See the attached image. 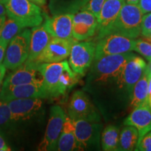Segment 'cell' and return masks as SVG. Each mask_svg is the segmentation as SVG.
I'll use <instances>...</instances> for the list:
<instances>
[{"label": "cell", "instance_id": "cell-1", "mask_svg": "<svg viewBox=\"0 0 151 151\" xmlns=\"http://www.w3.org/2000/svg\"><path fill=\"white\" fill-rule=\"evenodd\" d=\"M133 55L131 52H127L94 60L88 83L99 86L116 84L118 88H123L122 73L126 63Z\"/></svg>", "mask_w": 151, "mask_h": 151}, {"label": "cell", "instance_id": "cell-2", "mask_svg": "<svg viewBox=\"0 0 151 151\" xmlns=\"http://www.w3.org/2000/svg\"><path fill=\"white\" fill-rule=\"evenodd\" d=\"M142 17V11L137 4H124L106 36L118 34L130 39L137 38L141 33Z\"/></svg>", "mask_w": 151, "mask_h": 151}, {"label": "cell", "instance_id": "cell-3", "mask_svg": "<svg viewBox=\"0 0 151 151\" xmlns=\"http://www.w3.org/2000/svg\"><path fill=\"white\" fill-rule=\"evenodd\" d=\"M6 15L24 27H34L42 23V10L29 0H9L5 4Z\"/></svg>", "mask_w": 151, "mask_h": 151}, {"label": "cell", "instance_id": "cell-4", "mask_svg": "<svg viewBox=\"0 0 151 151\" xmlns=\"http://www.w3.org/2000/svg\"><path fill=\"white\" fill-rule=\"evenodd\" d=\"M31 30L22 29L9 42L4 58L3 65L6 69L14 70L26 62L29 56Z\"/></svg>", "mask_w": 151, "mask_h": 151}, {"label": "cell", "instance_id": "cell-5", "mask_svg": "<svg viewBox=\"0 0 151 151\" xmlns=\"http://www.w3.org/2000/svg\"><path fill=\"white\" fill-rule=\"evenodd\" d=\"M74 133L79 150H91L100 148L102 124L101 121L85 119L73 120Z\"/></svg>", "mask_w": 151, "mask_h": 151}, {"label": "cell", "instance_id": "cell-6", "mask_svg": "<svg viewBox=\"0 0 151 151\" xmlns=\"http://www.w3.org/2000/svg\"><path fill=\"white\" fill-rule=\"evenodd\" d=\"M134 39L124 37L118 34H110L99 39L96 44L94 59L104 56L121 54L134 50L135 45Z\"/></svg>", "mask_w": 151, "mask_h": 151}, {"label": "cell", "instance_id": "cell-7", "mask_svg": "<svg viewBox=\"0 0 151 151\" xmlns=\"http://www.w3.org/2000/svg\"><path fill=\"white\" fill-rule=\"evenodd\" d=\"M66 117L65 111L60 106L56 105L51 107L46 134L38 148L39 150H57L58 139Z\"/></svg>", "mask_w": 151, "mask_h": 151}, {"label": "cell", "instance_id": "cell-8", "mask_svg": "<svg viewBox=\"0 0 151 151\" xmlns=\"http://www.w3.org/2000/svg\"><path fill=\"white\" fill-rule=\"evenodd\" d=\"M69 117L73 120L85 119L92 121H101V116L90 98L83 91H76L69 101L68 106Z\"/></svg>", "mask_w": 151, "mask_h": 151}, {"label": "cell", "instance_id": "cell-9", "mask_svg": "<svg viewBox=\"0 0 151 151\" xmlns=\"http://www.w3.org/2000/svg\"><path fill=\"white\" fill-rule=\"evenodd\" d=\"M96 44L93 42H76L71 48L69 64L71 69L78 75H83L93 62Z\"/></svg>", "mask_w": 151, "mask_h": 151}, {"label": "cell", "instance_id": "cell-10", "mask_svg": "<svg viewBox=\"0 0 151 151\" xmlns=\"http://www.w3.org/2000/svg\"><path fill=\"white\" fill-rule=\"evenodd\" d=\"M76 41L73 37L68 39L52 37L48 44L35 60L38 63H55L67 59Z\"/></svg>", "mask_w": 151, "mask_h": 151}, {"label": "cell", "instance_id": "cell-11", "mask_svg": "<svg viewBox=\"0 0 151 151\" xmlns=\"http://www.w3.org/2000/svg\"><path fill=\"white\" fill-rule=\"evenodd\" d=\"M13 123L27 121L38 116L43 109L41 98H23L9 101Z\"/></svg>", "mask_w": 151, "mask_h": 151}, {"label": "cell", "instance_id": "cell-12", "mask_svg": "<svg viewBox=\"0 0 151 151\" xmlns=\"http://www.w3.org/2000/svg\"><path fill=\"white\" fill-rule=\"evenodd\" d=\"M40 64L36 61H26L7 76L5 81H3L1 88L5 89L43 80L42 76L39 71Z\"/></svg>", "mask_w": 151, "mask_h": 151}, {"label": "cell", "instance_id": "cell-13", "mask_svg": "<svg viewBox=\"0 0 151 151\" xmlns=\"http://www.w3.org/2000/svg\"><path fill=\"white\" fill-rule=\"evenodd\" d=\"M33 97H39L41 99L48 97L43 86V80L5 89L1 88L0 92V100L6 102L14 99Z\"/></svg>", "mask_w": 151, "mask_h": 151}, {"label": "cell", "instance_id": "cell-14", "mask_svg": "<svg viewBox=\"0 0 151 151\" xmlns=\"http://www.w3.org/2000/svg\"><path fill=\"white\" fill-rule=\"evenodd\" d=\"M97 26V18L90 11L82 9L73 16L72 37L78 41L86 40L94 35Z\"/></svg>", "mask_w": 151, "mask_h": 151}, {"label": "cell", "instance_id": "cell-15", "mask_svg": "<svg viewBox=\"0 0 151 151\" xmlns=\"http://www.w3.org/2000/svg\"><path fill=\"white\" fill-rule=\"evenodd\" d=\"M67 61L55 63H41L39 71L42 76L43 83L48 97H58V88L60 77Z\"/></svg>", "mask_w": 151, "mask_h": 151}, {"label": "cell", "instance_id": "cell-16", "mask_svg": "<svg viewBox=\"0 0 151 151\" xmlns=\"http://www.w3.org/2000/svg\"><path fill=\"white\" fill-rule=\"evenodd\" d=\"M146 67L145 60L134 54L126 63L122 76V86L129 94V97H131L135 84L142 76Z\"/></svg>", "mask_w": 151, "mask_h": 151}, {"label": "cell", "instance_id": "cell-17", "mask_svg": "<svg viewBox=\"0 0 151 151\" xmlns=\"http://www.w3.org/2000/svg\"><path fill=\"white\" fill-rule=\"evenodd\" d=\"M74 14H61L46 16L43 23L45 28L53 37L68 39L72 37L73 19Z\"/></svg>", "mask_w": 151, "mask_h": 151}, {"label": "cell", "instance_id": "cell-18", "mask_svg": "<svg viewBox=\"0 0 151 151\" xmlns=\"http://www.w3.org/2000/svg\"><path fill=\"white\" fill-rule=\"evenodd\" d=\"M125 0H105L98 18L97 39L105 37L107 30L115 21Z\"/></svg>", "mask_w": 151, "mask_h": 151}, {"label": "cell", "instance_id": "cell-19", "mask_svg": "<svg viewBox=\"0 0 151 151\" xmlns=\"http://www.w3.org/2000/svg\"><path fill=\"white\" fill-rule=\"evenodd\" d=\"M124 125H132L139 132V140L151 131V110L147 100L142 104L134 109L132 112L124 121Z\"/></svg>", "mask_w": 151, "mask_h": 151}, {"label": "cell", "instance_id": "cell-20", "mask_svg": "<svg viewBox=\"0 0 151 151\" xmlns=\"http://www.w3.org/2000/svg\"><path fill=\"white\" fill-rule=\"evenodd\" d=\"M31 32L29 53L26 60L28 62L35 61L52 38V36L47 31L43 24L34 27Z\"/></svg>", "mask_w": 151, "mask_h": 151}, {"label": "cell", "instance_id": "cell-21", "mask_svg": "<svg viewBox=\"0 0 151 151\" xmlns=\"http://www.w3.org/2000/svg\"><path fill=\"white\" fill-rule=\"evenodd\" d=\"M57 150L72 151L80 150L74 133L73 120L69 116L66 117L63 128L58 139Z\"/></svg>", "mask_w": 151, "mask_h": 151}, {"label": "cell", "instance_id": "cell-22", "mask_svg": "<svg viewBox=\"0 0 151 151\" xmlns=\"http://www.w3.org/2000/svg\"><path fill=\"white\" fill-rule=\"evenodd\" d=\"M89 0H49V9L52 15L75 14L81 11Z\"/></svg>", "mask_w": 151, "mask_h": 151}, {"label": "cell", "instance_id": "cell-23", "mask_svg": "<svg viewBox=\"0 0 151 151\" xmlns=\"http://www.w3.org/2000/svg\"><path fill=\"white\" fill-rule=\"evenodd\" d=\"M139 141V132L132 125H125L120 133L117 150L132 151L135 150Z\"/></svg>", "mask_w": 151, "mask_h": 151}, {"label": "cell", "instance_id": "cell-24", "mask_svg": "<svg viewBox=\"0 0 151 151\" xmlns=\"http://www.w3.org/2000/svg\"><path fill=\"white\" fill-rule=\"evenodd\" d=\"M148 73L144 71L141 78L137 81L134 87L131 95V106L133 109L142 104L148 99Z\"/></svg>", "mask_w": 151, "mask_h": 151}, {"label": "cell", "instance_id": "cell-25", "mask_svg": "<svg viewBox=\"0 0 151 151\" xmlns=\"http://www.w3.org/2000/svg\"><path fill=\"white\" fill-rule=\"evenodd\" d=\"M119 128L109 125L103 130L101 134V146L103 150H117L119 142Z\"/></svg>", "mask_w": 151, "mask_h": 151}, {"label": "cell", "instance_id": "cell-26", "mask_svg": "<svg viewBox=\"0 0 151 151\" xmlns=\"http://www.w3.org/2000/svg\"><path fill=\"white\" fill-rule=\"evenodd\" d=\"M78 75L70 67L69 62H67L65 69L60 77L58 83V97L65 94L68 90L71 89L78 81Z\"/></svg>", "mask_w": 151, "mask_h": 151}, {"label": "cell", "instance_id": "cell-27", "mask_svg": "<svg viewBox=\"0 0 151 151\" xmlns=\"http://www.w3.org/2000/svg\"><path fill=\"white\" fill-rule=\"evenodd\" d=\"M24 28L21 24L16 21L14 19L9 18L0 29V41L8 43L11 39L19 34Z\"/></svg>", "mask_w": 151, "mask_h": 151}, {"label": "cell", "instance_id": "cell-28", "mask_svg": "<svg viewBox=\"0 0 151 151\" xmlns=\"http://www.w3.org/2000/svg\"><path fill=\"white\" fill-rule=\"evenodd\" d=\"M13 123L8 102L0 100V133L4 134Z\"/></svg>", "mask_w": 151, "mask_h": 151}, {"label": "cell", "instance_id": "cell-29", "mask_svg": "<svg viewBox=\"0 0 151 151\" xmlns=\"http://www.w3.org/2000/svg\"><path fill=\"white\" fill-rule=\"evenodd\" d=\"M134 50L143 55L148 62L151 60V43L149 41L137 39L135 41Z\"/></svg>", "mask_w": 151, "mask_h": 151}, {"label": "cell", "instance_id": "cell-30", "mask_svg": "<svg viewBox=\"0 0 151 151\" xmlns=\"http://www.w3.org/2000/svg\"><path fill=\"white\" fill-rule=\"evenodd\" d=\"M104 1L105 0H89L82 9L91 12L98 20Z\"/></svg>", "mask_w": 151, "mask_h": 151}, {"label": "cell", "instance_id": "cell-31", "mask_svg": "<svg viewBox=\"0 0 151 151\" xmlns=\"http://www.w3.org/2000/svg\"><path fill=\"white\" fill-rule=\"evenodd\" d=\"M135 150L151 151V131L146 133L138 141Z\"/></svg>", "mask_w": 151, "mask_h": 151}, {"label": "cell", "instance_id": "cell-32", "mask_svg": "<svg viewBox=\"0 0 151 151\" xmlns=\"http://www.w3.org/2000/svg\"><path fill=\"white\" fill-rule=\"evenodd\" d=\"M151 29V12L146 14L143 16L141 21V34L143 36H146L148 31Z\"/></svg>", "mask_w": 151, "mask_h": 151}, {"label": "cell", "instance_id": "cell-33", "mask_svg": "<svg viewBox=\"0 0 151 151\" xmlns=\"http://www.w3.org/2000/svg\"><path fill=\"white\" fill-rule=\"evenodd\" d=\"M139 6L143 14L151 12V0H140Z\"/></svg>", "mask_w": 151, "mask_h": 151}, {"label": "cell", "instance_id": "cell-34", "mask_svg": "<svg viewBox=\"0 0 151 151\" xmlns=\"http://www.w3.org/2000/svg\"><path fill=\"white\" fill-rule=\"evenodd\" d=\"M7 46H8L7 43L1 42V41H0V64H1V62H2L4 60V58L5 52L6 50Z\"/></svg>", "mask_w": 151, "mask_h": 151}, {"label": "cell", "instance_id": "cell-35", "mask_svg": "<svg viewBox=\"0 0 151 151\" xmlns=\"http://www.w3.org/2000/svg\"><path fill=\"white\" fill-rule=\"evenodd\" d=\"M10 150V148L8 146V145L6 144L4 139H3V137L0 135V151H7Z\"/></svg>", "mask_w": 151, "mask_h": 151}, {"label": "cell", "instance_id": "cell-36", "mask_svg": "<svg viewBox=\"0 0 151 151\" xmlns=\"http://www.w3.org/2000/svg\"><path fill=\"white\" fill-rule=\"evenodd\" d=\"M29 1L39 6H43L46 5L47 0H29Z\"/></svg>", "mask_w": 151, "mask_h": 151}, {"label": "cell", "instance_id": "cell-37", "mask_svg": "<svg viewBox=\"0 0 151 151\" xmlns=\"http://www.w3.org/2000/svg\"><path fill=\"white\" fill-rule=\"evenodd\" d=\"M6 69V68L5 66L3 64H0V79H4V78Z\"/></svg>", "mask_w": 151, "mask_h": 151}, {"label": "cell", "instance_id": "cell-38", "mask_svg": "<svg viewBox=\"0 0 151 151\" xmlns=\"http://www.w3.org/2000/svg\"><path fill=\"white\" fill-rule=\"evenodd\" d=\"M6 14V10L5 6L0 3V16H5Z\"/></svg>", "mask_w": 151, "mask_h": 151}, {"label": "cell", "instance_id": "cell-39", "mask_svg": "<svg viewBox=\"0 0 151 151\" xmlns=\"http://www.w3.org/2000/svg\"><path fill=\"white\" fill-rule=\"evenodd\" d=\"M140 0H125L126 3L129 4H138Z\"/></svg>", "mask_w": 151, "mask_h": 151}, {"label": "cell", "instance_id": "cell-40", "mask_svg": "<svg viewBox=\"0 0 151 151\" xmlns=\"http://www.w3.org/2000/svg\"><path fill=\"white\" fill-rule=\"evenodd\" d=\"M6 21V16H0V29L3 26V24H4Z\"/></svg>", "mask_w": 151, "mask_h": 151}, {"label": "cell", "instance_id": "cell-41", "mask_svg": "<svg viewBox=\"0 0 151 151\" xmlns=\"http://www.w3.org/2000/svg\"><path fill=\"white\" fill-rule=\"evenodd\" d=\"M146 70L148 73V76H151V60L150 61H149V64L147 65Z\"/></svg>", "mask_w": 151, "mask_h": 151}, {"label": "cell", "instance_id": "cell-42", "mask_svg": "<svg viewBox=\"0 0 151 151\" xmlns=\"http://www.w3.org/2000/svg\"><path fill=\"white\" fill-rule=\"evenodd\" d=\"M148 92H151V76H148Z\"/></svg>", "mask_w": 151, "mask_h": 151}, {"label": "cell", "instance_id": "cell-43", "mask_svg": "<svg viewBox=\"0 0 151 151\" xmlns=\"http://www.w3.org/2000/svg\"><path fill=\"white\" fill-rule=\"evenodd\" d=\"M147 102H148V104L149 107H150V109L151 110V96L150 95V94L148 95V99H147Z\"/></svg>", "mask_w": 151, "mask_h": 151}, {"label": "cell", "instance_id": "cell-44", "mask_svg": "<svg viewBox=\"0 0 151 151\" xmlns=\"http://www.w3.org/2000/svg\"><path fill=\"white\" fill-rule=\"evenodd\" d=\"M9 1V0H0V3L2 4H7V2Z\"/></svg>", "mask_w": 151, "mask_h": 151}, {"label": "cell", "instance_id": "cell-45", "mask_svg": "<svg viewBox=\"0 0 151 151\" xmlns=\"http://www.w3.org/2000/svg\"><path fill=\"white\" fill-rule=\"evenodd\" d=\"M145 40L149 41V42L151 43V37H145Z\"/></svg>", "mask_w": 151, "mask_h": 151}, {"label": "cell", "instance_id": "cell-46", "mask_svg": "<svg viewBox=\"0 0 151 151\" xmlns=\"http://www.w3.org/2000/svg\"><path fill=\"white\" fill-rule=\"evenodd\" d=\"M145 37H151V29H150V30H149V31H148V32L147 33V35H146V36H145Z\"/></svg>", "mask_w": 151, "mask_h": 151}, {"label": "cell", "instance_id": "cell-47", "mask_svg": "<svg viewBox=\"0 0 151 151\" xmlns=\"http://www.w3.org/2000/svg\"><path fill=\"white\" fill-rule=\"evenodd\" d=\"M2 83H3V78L0 79V90H1V86H2Z\"/></svg>", "mask_w": 151, "mask_h": 151}, {"label": "cell", "instance_id": "cell-48", "mask_svg": "<svg viewBox=\"0 0 151 151\" xmlns=\"http://www.w3.org/2000/svg\"><path fill=\"white\" fill-rule=\"evenodd\" d=\"M149 94H150V95L151 96V92H149Z\"/></svg>", "mask_w": 151, "mask_h": 151}]
</instances>
